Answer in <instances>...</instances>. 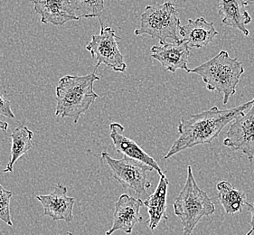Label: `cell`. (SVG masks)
<instances>
[{"label": "cell", "instance_id": "6da1fadb", "mask_svg": "<svg viewBox=\"0 0 254 235\" xmlns=\"http://www.w3.org/2000/svg\"><path fill=\"white\" fill-rule=\"evenodd\" d=\"M253 103L254 100L228 110H220L214 106L203 113L191 115L188 119H182L178 126L179 137L164 156V159H170L194 146L211 143L226 125L248 110Z\"/></svg>", "mask_w": 254, "mask_h": 235}, {"label": "cell", "instance_id": "7a4b0ae2", "mask_svg": "<svg viewBox=\"0 0 254 235\" xmlns=\"http://www.w3.org/2000/svg\"><path fill=\"white\" fill-rule=\"evenodd\" d=\"M101 77L95 72L84 76L65 75L60 79L56 90L57 117L72 118L73 123L79 121L99 95L93 90V84Z\"/></svg>", "mask_w": 254, "mask_h": 235}, {"label": "cell", "instance_id": "3957f363", "mask_svg": "<svg viewBox=\"0 0 254 235\" xmlns=\"http://www.w3.org/2000/svg\"><path fill=\"white\" fill-rule=\"evenodd\" d=\"M244 72L243 63L237 58L230 57L228 53L223 50L201 65L189 69L188 73L202 77L208 91L222 93L223 104L226 105L230 97L236 93V87Z\"/></svg>", "mask_w": 254, "mask_h": 235}, {"label": "cell", "instance_id": "277c9868", "mask_svg": "<svg viewBox=\"0 0 254 235\" xmlns=\"http://www.w3.org/2000/svg\"><path fill=\"white\" fill-rule=\"evenodd\" d=\"M175 215L183 225V235H192L196 225L204 216L212 215L215 206L208 194L199 188L191 166L188 167L186 184L173 204Z\"/></svg>", "mask_w": 254, "mask_h": 235}, {"label": "cell", "instance_id": "5b68a950", "mask_svg": "<svg viewBox=\"0 0 254 235\" xmlns=\"http://www.w3.org/2000/svg\"><path fill=\"white\" fill-rule=\"evenodd\" d=\"M181 22L176 5L172 2L162 5H147L141 15L140 26L134 32L136 36L148 35L159 42L167 39L179 41Z\"/></svg>", "mask_w": 254, "mask_h": 235}, {"label": "cell", "instance_id": "8992f818", "mask_svg": "<svg viewBox=\"0 0 254 235\" xmlns=\"http://www.w3.org/2000/svg\"><path fill=\"white\" fill-rule=\"evenodd\" d=\"M102 159L112 170V177L116 179L123 188L133 190L138 195H147V188L151 187L147 173L151 172L152 168L127 157L122 159H113L106 151H102Z\"/></svg>", "mask_w": 254, "mask_h": 235}, {"label": "cell", "instance_id": "52a82bcc", "mask_svg": "<svg viewBox=\"0 0 254 235\" xmlns=\"http://www.w3.org/2000/svg\"><path fill=\"white\" fill-rule=\"evenodd\" d=\"M100 22L101 32L92 36V40L86 46L87 51L96 60V68L104 64L114 72H126L127 64L118 46L117 40L121 37L116 36V32L112 27H106L102 20Z\"/></svg>", "mask_w": 254, "mask_h": 235}, {"label": "cell", "instance_id": "ba28073f", "mask_svg": "<svg viewBox=\"0 0 254 235\" xmlns=\"http://www.w3.org/2000/svg\"><path fill=\"white\" fill-rule=\"evenodd\" d=\"M224 145L233 151H242L250 161L254 157V99L248 112L236 118L231 125Z\"/></svg>", "mask_w": 254, "mask_h": 235}, {"label": "cell", "instance_id": "9c48e42d", "mask_svg": "<svg viewBox=\"0 0 254 235\" xmlns=\"http://www.w3.org/2000/svg\"><path fill=\"white\" fill-rule=\"evenodd\" d=\"M143 205L142 200L137 199L127 194H122L115 203L112 228L106 232V235H112L117 231L130 235L134 226L142 221L140 209Z\"/></svg>", "mask_w": 254, "mask_h": 235}, {"label": "cell", "instance_id": "30bf717a", "mask_svg": "<svg viewBox=\"0 0 254 235\" xmlns=\"http://www.w3.org/2000/svg\"><path fill=\"white\" fill-rule=\"evenodd\" d=\"M36 199L44 208V215L54 221L63 220L71 223L73 220V206L75 199L67 195V187L57 184L51 194L36 195Z\"/></svg>", "mask_w": 254, "mask_h": 235}, {"label": "cell", "instance_id": "8fae6325", "mask_svg": "<svg viewBox=\"0 0 254 235\" xmlns=\"http://www.w3.org/2000/svg\"><path fill=\"white\" fill-rule=\"evenodd\" d=\"M159 44L151 47L153 59L159 61L168 72H176L178 69H182L188 73L190 47L188 44L181 40L173 43L159 42Z\"/></svg>", "mask_w": 254, "mask_h": 235}, {"label": "cell", "instance_id": "7c38bea8", "mask_svg": "<svg viewBox=\"0 0 254 235\" xmlns=\"http://www.w3.org/2000/svg\"><path fill=\"white\" fill-rule=\"evenodd\" d=\"M124 127L122 124L113 122L110 124V138H112L113 148L118 153L123 154L124 157L135 159L141 163L147 165L156 170L159 176L164 174L158 164L152 157L145 152L132 139L123 135Z\"/></svg>", "mask_w": 254, "mask_h": 235}, {"label": "cell", "instance_id": "4fadbf2b", "mask_svg": "<svg viewBox=\"0 0 254 235\" xmlns=\"http://www.w3.org/2000/svg\"><path fill=\"white\" fill-rule=\"evenodd\" d=\"M31 2L44 24L63 26L67 22L79 20L70 0H31Z\"/></svg>", "mask_w": 254, "mask_h": 235}, {"label": "cell", "instance_id": "5bb4252c", "mask_svg": "<svg viewBox=\"0 0 254 235\" xmlns=\"http://www.w3.org/2000/svg\"><path fill=\"white\" fill-rule=\"evenodd\" d=\"M218 35L212 22L199 17L195 20L189 19L185 26H180V40L188 44L190 48H203L214 41Z\"/></svg>", "mask_w": 254, "mask_h": 235}, {"label": "cell", "instance_id": "9a60e30c", "mask_svg": "<svg viewBox=\"0 0 254 235\" xmlns=\"http://www.w3.org/2000/svg\"><path fill=\"white\" fill-rule=\"evenodd\" d=\"M252 2L244 0H217V7L222 23L224 26L235 28L248 36L250 32L246 26L252 22L247 6Z\"/></svg>", "mask_w": 254, "mask_h": 235}, {"label": "cell", "instance_id": "2e32d148", "mask_svg": "<svg viewBox=\"0 0 254 235\" xmlns=\"http://www.w3.org/2000/svg\"><path fill=\"white\" fill-rule=\"evenodd\" d=\"M169 184L168 178L165 173L160 176V181L158 187L147 200L143 202L147 208L149 219L147 221V225L150 230H154L158 227L159 223L164 219H168L167 215V194Z\"/></svg>", "mask_w": 254, "mask_h": 235}, {"label": "cell", "instance_id": "e0dca14e", "mask_svg": "<svg viewBox=\"0 0 254 235\" xmlns=\"http://www.w3.org/2000/svg\"><path fill=\"white\" fill-rule=\"evenodd\" d=\"M34 133L26 126H18L11 133L12 146H11L10 159L2 173H13L14 165L26 152H28L33 146Z\"/></svg>", "mask_w": 254, "mask_h": 235}, {"label": "cell", "instance_id": "ac0fdd59", "mask_svg": "<svg viewBox=\"0 0 254 235\" xmlns=\"http://www.w3.org/2000/svg\"><path fill=\"white\" fill-rule=\"evenodd\" d=\"M218 190L217 199L228 215L242 213L245 207L247 195L242 190L236 189L227 181H221L216 184Z\"/></svg>", "mask_w": 254, "mask_h": 235}, {"label": "cell", "instance_id": "d6986e66", "mask_svg": "<svg viewBox=\"0 0 254 235\" xmlns=\"http://www.w3.org/2000/svg\"><path fill=\"white\" fill-rule=\"evenodd\" d=\"M74 14L81 18L99 17L105 8L104 0H70Z\"/></svg>", "mask_w": 254, "mask_h": 235}, {"label": "cell", "instance_id": "ffe728a7", "mask_svg": "<svg viewBox=\"0 0 254 235\" xmlns=\"http://www.w3.org/2000/svg\"><path fill=\"white\" fill-rule=\"evenodd\" d=\"M12 196L13 192L5 189V187L0 184V220L3 221L8 226H13L10 209Z\"/></svg>", "mask_w": 254, "mask_h": 235}, {"label": "cell", "instance_id": "44dd1931", "mask_svg": "<svg viewBox=\"0 0 254 235\" xmlns=\"http://www.w3.org/2000/svg\"><path fill=\"white\" fill-rule=\"evenodd\" d=\"M0 115L8 118H15V114L12 112L11 103L9 100L0 93Z\"/></svg>", "mask_w": 254, "mask_h": 235}, {"label": "cell", "instance_id": "7402d4cb", "mask_svg": "<svg viewBox=\"0 0 254 235\" xmlns=\"http://www.w3.org/2000/svg\"><path fill=\"white\" fill-rule=\"evenodd\" d=\"M245 207H247L251 214H252V220H251V225H252V229L254 231V204H249L246 202Z\"/></svg>", "mask_w": 254, "mask_h": 235}, {"label": "cell", "instance_id": "603a6c76", "mask_svg": "<svg viewBox=\"0 0 254 235\" xmlns=\"http://www.w3.org/2000/svg\"><path fill=\"white\" fill-rule=\"evenodd\" d=\"M7 129H8V123L5 122V121L2 120V119L0 118V130H2V131H4V132H6Z\"/></svg>", "mask_w": 254, "mask_h": 235}, {"label": "cell", "instance_id": "cb8c5ba5", "mask_svg": "<svg viewBox=\"0 0 254 235\" xmlns=\"http://www.w3.org/2000/svg\"><path fill=\"white\" fill-rule=\"evenodd\" d=\"M254 232V231L253 230V229H251V230L249 231V233H248V234H247L246 235H252V234H253Z\"/></svg>", "mask_w": 254, "mask_h": 235}, {"label": "cell", "instance_id": "d4e9b609", "mask_svg": "<svg viewBox=\"0 0 254 235\" xmlns=\"http://www.w3.org/2000/svg\"><path fill=\"white\" fill-rule=\"evenodd\" d=\"M66 235H72V234H71V233H70V232H68V233H67V234H66Z\"/></svg>", "mask_w": 254, "mask_h": 235}, {"label": "cell", "instance_id": "484cf974", "mask_svg": "<svg viewBox=\"0 0 254 235\" xmlns=\"http://www.w3.org/2000/svg\"></svg>", "mask_w": 254, "mask_h": 235}]
</instances>
